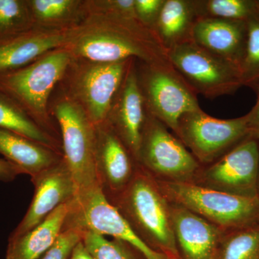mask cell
I'll use <instances>...</instances> for the list:
<instances>
[{
	"instance_id": "1",
	"label": "cell",
	"mask_w": 259,
	"mask_h": 259,
	"mask_svg": "<svg viewBox=\"0 0 259 259\" xmlns=\"http://www.w3.org/2000/svg\"><path fill=\"white\" fill-rule=\"evenodd\" d=\"M65 47L74 59L97 62L136 59L148 64L170 63L154 32L137 19L126 17L90 15Z\"/></svg>"
},
{
	"instance_id": "2",
	"label": "cell",
	"mask_w": 259,
	"mask_h": 259,
	"mask_svg": "<svg viewBox=\"0 0 259 259\" xmlns=\"http://www.w3.org/2000/svg\"><path fill=\"white\" fill-rule=\"evenodd\" d=\"M108 200L148 246L169 258H180L169 202L161 193L156 179L144 167L138 163L125 190Z\"/></svg>"
},
{
	"instance_id": "3",
	"label": "cell",
	"mask_w": 259,
	"mask_h": 259,
	"mask_svg": "<svg viewBox=\"0 0 259 259\" xmlns=\"http://www.w3.org/2000/svg\"><path fill=\"white\" fill-rule=\"evenodd\" d=\"M72 56L66 47L49 51L31 64L0 76V92L10 97L44 131L61 140L51 115L53 93L60 83Z\"/></svg>"
},
{
	"instance_id": "4",
	"label": "cell",
	"mask_w": 259,
	"mask_h": 259,
	"mask_svg": "<svg viewBox=\"0 0 259 259\" xmlns=\"http://www.w3.org/2000/svg\"><path fill=\"white\" fill-rule=\"evenodd\" d=\"M72 58L58 87L84 112L95 126L106 122L110 107L131 64Z\"/></svg>"
},
{
	"instance_id": "5",
	"label": "cell",
	"mask_w": 259,
	"mask_h": 259,
	"mask_svg": "<svg viewBox=\"0 0 259 259\" xmlns=\"http://www.w3.org/2000/svg\"><path fill=\"white\" fill-rule=\"evenodd\" d=\"M156 181L168 202L190 209L225 232L259 222L258 197L234 195L194 182Z\"/></svg>"
},
{
	"instance_id": "6",
	"label": "cell",
	"mask_w": 259,
	"mask_h": 259,
	"mask_svg": "<svg viewBox=\"0 0 259 259\" xmlns=\"http://www.w3.org/2000/svg\"><path fill=\"white\" fill-rule=\"evenodd\" d=\"M49 110L59 126L63 158L77 186L78 193L100 186L95 167V126L58 86Z\"/></svg>"
},
{
	"instance_id": "7",
	"label": "cell",
	"mask_w": 259,
	"mask_h": 259,
	"mask_svg": "<svg viewBox=\"0 0 259 259\" xmlns=\"http://www.w3.org/2000/svg\"><path fill=\"white\" fill-rule=\"evenodd\" d=\"M136 69L148 113L175 134L182 116L201 110L197 94L170 63L148 64L136 61Z\"/></svg>"
},
{
	"instance_id": "8",
	"label": "cell",
	"mask_w": 259,
	"mask_h": 259,
	"mask_svg": "<svg viewBox=\"0 0 259 259\" xmlns=\"http://www.w3.org/2000/svg\"><path fill=\"white\" fill-rule=\"evenodd\" d=\"M67 229L112 236L134 247L145 259H170L148 246L138 236L120 211L107 198L100 186L79 192L71 201L63 231Z\"/></svg>"
},
{
	"instance_id": "9",
	"label": "cell",
	"mask_w": 259,
	"mask_h": 259,
	"mask_svg": "<svg viewBox=\"0 0 259 259\" xmlns=\"http://www.w3.org/2000/svg\"><path fill=\"white\" fill-rule=\"evenodd\" d=\"M168 61L192 90L206 98L233 95L243 87L239 68L190 40L167 50Z\"/></svg>"
},
{
	"instance_id": "10",
	"label": "cell",
	"mask_w": 259,
	"mask_h": 259,
	"mask_svg": "<svg viewBox=\"0 0 259 259\" xmlns=\"http://www.w3.org/2000/svg\"><path fill=\"white\" fill-rule=\"evenodd\" d=\"M175 135L200 164L207 165L245 139L254 137L248 114L236 118L219 119L202 109L182 116Z\"/></svg>"
},
{
	"instance_id": "11",
	"label": "cell",
	"mask_w": 259,
	"mask_h": 259,
	"mask_svg": "<svg viewBox=\"0 0 259 259\" xmlns=\"http://www.w3.org/2000/svg\"><path fill=\"white\" fill-rule=\"evenodd\" d=\"M138 163L157 180L193 182L200 163L164 124L148 112Z\"/></svg>"
},
{
	"instance_id": "12",
	"label": "cell",
	"mask_w": 259,
	"mask_h": 259,
	"mask_svg": "<svg viewBox=\"0 0 259 259\" xmlns=\"http://www.w3.org/2000/svg\"><path fill=\"white\" fill-rule=\"evenodd\" d=\"M258 173L259 141L256 138L250 137L204 169L200 168L195 177H198V180L194 183L253 198L258 197Z\"/></svg>"
},
{
	"instance_id": "13",
	"label": "cell",
	"mask_w": 259,
	"mask_h": 259,
	"mask_svg": "<svg viewBox=\"0 0 259 259\" xmlns=\"http://www.w3.org/2000/svg\"><path fill=\"white\" fill-rule=\"evenodd\" d=\"M33 197L21 222L9 238L22 236L40 224L56 209L76 197L78 188L64 158L59 163L31 178Z\"/></svg>"
},
{
	"instance_id": "14",
	"label": "cell",
	"mask_w": 259,
	"mask_h": 259,
	"mask_svg": "<svg viewBox=\"0 0 259 259\" xmlns=\"http://www.w3.org/2000/svg\"><path fill=\"white\" fill-rule=\"evenodd\" d=\"M137 163L107 121L95 126L97 181L107 199L125 190L134 176Z\"/></svg>"
},
{
	"instance_id": "15",
	"label": "cell",
	"mask_w": 259,
	"mask_h": 259,
	"mask_svg": "<svg viewBox=\"0 0 259 259\" xmlns=\"http://www.w3.org/2000/svg\"><path fill=\"white\" fill-rule=\"evenodd\" d=\"M136 61L127 70L106 121L137 161L148 111L138 79Z\"/></svg>"
},
{
	"instance_id": "16",
	"label": "cell",
	"mask_w": 259,
	"mask_h": 259,
	"mask_svg": "<svg viewBox=\"0 0 259 259\" xmlns=\"http://www.w3.org/2000/svg\"><path fill=\"white\" fill-rule=\"evenodd\" d=\"M79 27L70 30L34 28L18 35L0 37V76L31 64L49 51L66 47Z\"/></svg>"
},
{
	"instance_id": "17",
	"label": "cell",
	"mask_w": 259,
	"mask_h": 259,
	"mask_svg": "<svg viewBox=\"0 0 259 259\" xmlns=\"http://www.w3.org/2000/svg\"><path fill=\"white\" fill-rule=\"evenodd\" d=\"M169 204L180 258L214 259L226 232L190 209L171 202Z\"/></svg>"
},
{
	"instance_id": "18",
	"label": "cell",
	"mask_w": 259,
	"mask_h": 259,
	"mask_svg": "<svg viewBox=\"0 0 259 259\" xmlns=\"http://www.w3.org/2000/svg\"><path fill=\"white\" fill-rule=\"evenodd\" d=\"M247 35L248 26L245 20L200 18L194 24L192 40L199 47L240 69L246 47Z\"/></svg>"
},
{
	"instance_id": "19",
	"label": "cell",
	"mask_w": 259,
	"mask_h": 259,
	"mask_svg": "<svg viewBox=\"0 0 259 259\" xmlns=\"http://www.w3.org/2000/svg\"><path fill=\"white\" fill-rule=\"evenodd\" d=\"M71 202L59 206L40 224L22 236L9 238L6 259H39L45 254L63 232Z\"/></svg>"
},
{
	"instance_id": "20",
	"label": "cell",
	"mask_w": 259,
	"mask_h": 259,
	"mask_svg": "<svg viewBox=\"0 0 259 259\" xmlns=\"http://www.w3.org/2000/svg\"><path fill=\"white\" fill-rule=\"evenodd\" d=\"M0 153L30 178L59 163L63 154L21 135L0 128Z\"/></svg>"
},
{
	"instance_id": "21",
	"label": "cell",
	"mask_w": 259,
	"mask_h": 259,
	"mask_svg": "<svg viewBox=\"0 0 259 259\" xmlns=\"http://www.w3.org/2000/svg\"><path fill=\"white\" fill-rule=\"evenodd\" d=\"M197 19L194 0H165L153 31L167 51L192 40Z\"/></svg>"
},
{
	"instance_id": "22",
	"label": "cell",
	"mask_w": 259,
	"mask_h": 259,
	"mask_svg": "<svg viewBox=\"0 0 259 259\" xmlns=\"http://www.w3.org/2000/svg\"><path fill=\"white\" fill-rule=\"evenodd\" d=\"M35 28L70 30L86 20L85 0H28Z\"/></svg>"
},
{
	"instance_id": "23",
	"label": "cell",
	"mask_w": 259,
	"mask_h": 259,
	"mask_svg": "<svg viewBox=\"0 0 259 259\" xmlns=\"http://www.w3.org/2000/svg\"><path fill=\"white\" fill-rule=\"evenodd\" d=\"M0 128L28 138L38 144L62 153L61 141L35 123L18 104L0 92Z\"/></svg>"
},
{
	"instance_id": "24",
	"label": "cell",
	"mask_w": 259,
	"mask_h": 259,
	"mask_svg": "<svg viewBox=\"0 0 259 259\" xmlns=\"http://www.w3.org/2000/svg\"><path fill=\"white\" fill-rule=\"evenodd\" d=\"M214 259H259V222L226 232Z\"/></svg>"
},
{
	"instance_id": "25",
	"label": "cell",
	"mask_w": 259,
	"mask_h": 259,
	"mask_svg": "<svg viewBox=\"0 0 259 259\" xmlns=\"http://www.w3.org/2000/svg\"><path fill=\"white\" fill-rule=\"evenodd\" d=\"M198 18L247 20L258 12L256 0H194Z\"/></svg>"
},
{
	"instance_id": "26",
	"label": "cell",
	"mask_w": 259,
	"mask_h": 259,
	"mask_svg": "<svg viewBox=\"0 0 259 259\" xmlns=\"http://www.w3.org/2000/svg\"><path fill=\"white\" fill-rule=\"evenodd\" d=\"M35 28L28 0H0V37Z\"/></svg>"
},
{
	"instance_id": "27",
	"label": "cell",
	"mask_w": 259,
	"mask_h": 259,
	"mask_svg": "<svg viewBox=\"0 0 259 259\" xmlns=\"http://www.w3.org/2000/svg\"><path fill=\"white\" fill-rule=\"evenodd\" d=\"M81 233L83 244L95 259H145L140 252L125 242L117 239L110 241L93 231Z\"/></svg>"
},
{
	"instance_id": "28",
	"label": "cell",
	"mask_w": 259,
	"mask_h": 259,
	"mask_svg": "<svg viewBox=\"0 0 259 259\" xmlns=\"http://www.w3.org/2000/svg\"><path fill=\"white\" fill-rule=\"evenodd\" d=\"M248 35L240 71L243 86L256 92L259 88V11L247 20Z\"/></svg>"
},
{
	"instance_id": "29",
	"label": "cell",
	"mask_w": 259,
	"mask_h": 259,
	"mask_svg": "<svg viewBox=\"0 0 259 259\" xmlns=\"http://www.w3.org/2000/svg\"><path fill=\"white\" fill-rule=\"evenodd\" d=\"M134 3L135 0H85V8L88 16L111 15L136 18Z\"/></svg>"
},
{
	"instance_id": "30",
	"label": "cell",
	"mask_w": 259,
	"mask_h": 259,
	"mask_svg": "<svg viewBox=\"0 0 259 259\" xmlns=\"http://www.w3.org/2000/svg\"><path fill=\"white\" fill-rule=\"evenodd\" d=\"M81 240V233L78 230H65L50 249L39 259H69Z\"/></svg>"
},
{
	"instance_id": "31",
	"label": "cell",
	"mask_w": 259,
	"mask_h": 259,
	"mask_svg": "<svg viewBox=\"0 0 259 259\" xmlns=\"http://www.w3.org/2000/svg\"><path fill=\"white\" fill-rule=\"evenodd\" d=\"M165 0H135V14L140 23L153 30Z\"/></svg>"
},
{
	"instance_id": "32",
	"label": "cell",
	"mask_w": 259,
	"mask_h": 259,
	"mask_svg": "<svg viewBox=\"0 0 259 259\" xmlns=\"http://www.w3.org/2000/svg\"><path fill=\"white\" fill-rule=\"evenodd\" d=\"M23 174H24L23 170L20 167L5 158H0V181L1 182H12L15 180L19 175Z\"/></svg>"
},
{
	"instance_id": "33",
	"label": "cell",
	"mask_w": 259,
	"mask_h": 259,
	"mask_svg": "<svg viewBox=\"0 0 259 259\" xmlns=\"http://www.w3.org/2000/svg\"><path fill=\"white\" fill-rule=\"evenodd\" d=\"M257 100L254 106L248 112V118H249L250 125L253 131V136L259 139V88L257 91Z\"/></svg>"
},
{
	"instance_id": "34",
	"label": "cell",
	"mask_w": 259,
	"mask_h": 259,
	"mask_svg": "<svg viewBox=\"0 0 259 259\" xmlns=\"http://www.w3.org/2000/svg\"><path fill=\"white\" fill-rule=\"evenodd\" d=\"M70 259H95L93 255L90 253L85 245L83 244L82 240H81L74 247L72 250Z\"/></svg>"
},
{
	"instance_id": "35",
	"label": "cell",
	"mask_w": 259,
	"mask_h": 259,
	"mask_svg": "<svg viewBox=\"0 0 259 259\" xmlns=\"http://www.w3.org/2000/svg\"><path fill=\"white\" fill-rule=\"evenodd\" d=\"M259 141V139H258ZM258 195L259 197V173H258Z\"/></svg>"
},
{
	"instance_id": "36",
	"label": "cell",
	"mask_w": 259,
	"mask_h": 259,
	"mask_svg": "<svg viewBox=\"0 0 259 259\" xmlns=\"http://www.w3.org/2000/svg\"><path fill=\"white\" fill-rule=\"evenodd\" d=\"M257 7H258V10L259 11V0H256Z\"/></svg>"
},
{
	"instance_id": "37",
	"label": "cell",
	"mask_w": 259,
	"mask_h": 259,
	"mask_svg": "<svg viewBox=\"0 0 259 259\" xmlns=\"http://www.w3.org/2000/svg\"><path fill=\"white\" fill-rule=\"evenodd\" d=\"M170 259H181L180 258H170Z\"/></svg>"
}]
</instances>
